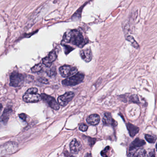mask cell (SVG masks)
Here are the masks:
<instances>
[{"label": "cell", "mask_w": 157, "mask_h": 157, "mask_svg": "<svg viewBox=\"0 0 157 157\" xmlns=\"http://www.w3.org/2000/svg\"><path fill=\"white\" fill-rule=\"evenodd\" d=\"M103 122L104 125H106L115 126L116 122L112 118L110 114L109 113H105L103 119Z\"/></svg>", "instance_id": "9a60e30c"}, {"label": "cell", "mask_w": 157, "mask_h": 157, "mask_svg": "<svg viewBox=\"0 0 157 157\" xmlns=\"http://www.w3.org/2000/svg\"><path fill=\"white\" fill-rule=\"evenodd\" d=\"M63 41L78 47H82L86 43L82 34L76 29H73L65 33Z\"/></svg>", "instance_id": "6da1fadb"}, {"label": "cell", "mask_w": 157, "mask_h": 157, "mask_svg": "<svg viewBox=\"0 0 157 157\" xmlns=\"http://www.w3.org/2000/svg\"><path fill=\"white\" fill-rule=\"evenodd\" d=\"M156 149H157V143H156Z\"/></svg>", "instance_id": "d6a6232c"}, {"label": "cell", "mask_w": 157, "mask_h": 157, "mask_svg": "<svg viewBox=\"0 0 157 157\" xmlns=\"http://www.w3.org/2000/svg\"><path fill=\"white\" fill-rule=\"evenodd\" d=\"M41 95V100L48 104L51 108L55 110H58L59 109V103L57 102L56 100L53 97L50 95H47L45 94H42Z\"/></svg>", "instance_id": "ba28073f"}, {"label": "cell", "mask_w": 157, "mask_h": 157, "mask_svg": "<svg viewBox=\"0 0 157 157\" xmlns=\"http://www.w3.org/2000/svg\"><path fill=\"white\" fill-rule=\"evenodd\" d=\"M69 147L70 151L72 153H77L82 148V145L80 141H78L76 139H74L70 143Z\"/></svg>", "instance_id": "7c38bea8"}, {"label": "cell", "mask_w": 157, "mask_h": 157, "mask_svg": "<svg viewBox=\"0 0 157 157\" xmlns=\"http://www.w3.org/2000/svg\"><path fill=\"white\" fill-rule=\"evenodd\" d=\"M65 154L67 157H74L73 156L69 154V153L67 152H65Z\"/></svg>", "instance_id": "f1b7e54d"}, {"label": "cell", "mask_w": 157, "mask_h": 157, "mask_svg": "<svg viewBox=\"0 0 157 157\" xmlns=\"http://www.w3.org/2000/svg\"><path fill=\"white\" fill-rule=\"evenodd\" d=\"M85 157H92V154L91 153H87Z\"/></svg>", "instance_id": "f546056e"}, {"label": "cell", "mask_w": 157, "mask_h": 157, "mask_svg": "<svg viewBox=\"0 0 157 157\" xmlns=\"http://www.w3.org/2000/svg\"><path fill=\"white\" fill-rule=\"evenodd\" d=\"M80 56L85 62H89L91 61L92 58V54L91 48H87L80 50Z\"/></svg>", "instance_id": "8fae6325"}, {"label": "cell", "mask_w": 157, "mask_h": 157, "mask_svg": "<svg viewBox=\"0 0 157 157\" xmlns=\"http://www.w3.org/2000/svg\"><path fill=\"white\" fill-rule=\"evenodd\" d=\"M128 157H147V154L144 149L137 148L129 150Z\"/></svg>", "instance_id": "30bf717a"}, {"label": "cell", "mask_w": 157, "mask_h": 157, "mask_svg": "<svg viewBox=\"0 0 157 157\" xmlns=\"http://www.w3.org/2000/svg\"><path fill=\"white\" fill-rule=\"evenodd\" d=\"M145 144L146 143L144 140L137 138L130 145L129 150L137 149L138 147H141Z\"/></svg>", "instance_id": "5bb4252c"}, {"label": "cell", "mask_w": 157, "mask_h": 157, "mask_svg": "<svg viewBox=\"0 0 157 157\" xmlns=\"http://www.w3.org/2000/svg\"><path fill=\"white\" fill-rule=\"evenodd\" d=\"M127 128L131 137H135L136 134L139 131V128L138 127L131 123H128L127 124Z\"/></svg>", "instance_id": "e0dca14e"}, {"label": "cell", "mask_w": 157, "mask_h": 157, "mask_svg": "<svg viewBox=\"0 0 157 157\" xmlns=\"http://www.w3.org/2000/svg\"><path fill=\"white\" fill-rule=\"evenodd\" d=\"M151 157H155V155H152V156H151Z\"/></svg>", "instance_id": "1f68e13d"}, {"label": "cell", "mask_w": 157, "mask_h": 157, "mask_svg": "<svg viewBox=\"0 0 157 157\" xmlns=\"http://www.w3.org/2000/svg\"><path fill=\"white\" fill-rule=\"evenodd\" d=\"M59 70L61 76L64 78H69L78 73V70L75 67L69 65L61 66Z\"/></svg>", "instance_id": "5b68a950"}, {"label": "cell", "mask_w": 157, "mask_h": 157, "mask_svg": "<svg viewBox=\"0 0 157 157\" xmlns=\"http://www.w3.org/2000/svg\"><path fill=\"white\" fill-rule=\"evenodd\" d=\"M12 112V109L11 106H8L4 109L3 114L2 115L1 118L2 122L3 124H6L8 123Z\"/></svg>", "instance_id": "4fadbf2b"}, {"label": "cell", "mask_w": 157, "mask_h": 157, "mask_svg": "<svg viewBox=\"0 0 157 157\" xmlns=\"http://www.w3.org/2000/svg\"><path fill=\"white\" fill-rule=\"evenodd\" d=\"M19 116H20V118L22 120H24V121L26 120L27 116L25 113H21V114H20Z\"/></svg>", "instance_id": "4316f807"}, {"label": "cell", "mask_w": 157, "mask_h": 157, "mask_svg": "<svg viewBox=\"0 0 157 157\" xmlns=\"http://www.w3.org/2000/svg\"><path fill=\"white\" fill-rule=\"evenodd\" d=\"M38 89L36 88H31L27 91L23 96V100L28 103H34L40 101L41 95L37 94Z\"/></svg>", "instance_id": "7a4b0ae2"}, {"label": "cell", "mask_w": 157, "mask_h": 157, "mask_svg": "<svg viewBox=\"0 0 157 157\" xmlns=\"http://www.w3.org/2000/svg\"><path fill=\"white\" fill-rule=\"evenodd\" d=\"M74 96V93L72 92L66 93L63 95L59 96L58 99V103L61 106H65L70 101H71Z\"/></svg>", "instance_id": "52a82bcc"}, {"label": "cell", "mask_w": 157, "mask_h": 157, "mask_svg": "<svg viewBox=\"0 0 157 157\" xmlns=\"http://www.w3.org/2000/svg\"><path fill=\"white\" fill-rule=\"evenodd\" d=\"M145 137L148 143H154L156 140V138L155 137L149 134H146Z\"/></svg>", "instance_id": "44dd1931"}, {"label": "cell", "mask_w": 157, "mask_h": 157, "mask_svg": "<svg viewBox=\"0 0 157 157\" xmlns=\"http://www.w3.org/2000/svg\"><path fill=\"white\" fill-rule=\"evenodd\" d=\"M126 39H127L128 41L130 42L131 43L133 46L135 48L137 49V48H138L139 47V46L138 44L137 43V42L135 40V39H134L133 36H131V35H129V36L126 37Z\"/></svg>", "instance_id": "ac0fdd59"}, {"label": "cell", "mask_w": 157, "mask_h": 157, "mask_svg": "<svg viewBox=\"0 0 157 157\" xmlns=\"http://www.w3.org/2000/svg\"><path fill=\"white\" fill-rule=\"evenodd\" d=\"M2 106L1 104H0V112L1 111L2 109Z\"/></svg>", "instance_id": "4dcf8cb0"}, {"label": "cell", "mask_w": 157, "mask_h": 157, "mask_svg": "<svg viewBox=\"0 0 157 157\" xmlns=\"http://www.w3.org/2000/svg\"><path fill=\"white\" fill-rule=\"evenodd\" d=\"M110 146H107L104 149V150L101 151V156H103V157H108V155H107V153H109V151H110Z\"/></svg>", "instance_id": "7402d4cb"}, {"label": "cell", "mask_w": 157, "mask_h": 157, "mask_svg": "<svg viewBox=\"0 0 157 157\" xmlns=\"http://www.w3.org/2000/svg\"><path fill=\"white\" fill-rule=\"evenodd\" d=\"M24 79L25 77L22 74L17 72H13L10 75V85L15 87L20 86L23 85Z\"/></svg>", "instance_id": "277c9868"}, {"label": "cell", "mask_w": 157, "mask_h": 157, "mask_svg": "<svg viewBox=\"0 0 157 157\" xmlns=\"http://www.w3.org/2000/svg\"><path fill=\"white\" fill-rule=\"evenodd\" d=\"M89 143H90V145H93L95 143H96V139H93L92 138H89Z\"/></svg>", "instance_id": "83f0119b"}, {"label": "cell", "mask_w": 157, "mask_h": 157, "mask_svg": "<svg viewBox=\"0 0 157 157\" xmlns=\"http://www.w3.org/2000/svg\"><path fill=\"white\" fill-rule=\"evenodd\" d=\"M129 101L133 103H138L139 102L138 97L136 95H131L129 98Z\"/></svg>", "instance_id": "603a6c76"}, {"label": "cell", "mask_w": 157, "mask_h": 157, "mask_svg": "<svg viewBox=\"0 0 157 157\" xmlns=\"http://www.w3.org/2000/svg\"><path fill=\"white\" fill-rule=\"evenodd\" d=\"M84 79V75L81 73H77L71 77L62 80V85L65 86H73L80 84Z\"/></svg>", "instance_id": "3957f363"}, {"label": "cell", "mask_w": 157, "mask_h": 157, "mask_svg": "<svg viewBox=\"0 0 157 157\" xmlns=\"http://www.w3.org/2000/svg\"><path fill=\"white\" fill-rule=\"evenodd\" d=\"M18 146L16 143L10 142L0 147V154L7 155L14 153L18 149Z\"/></svg>", "instance_id": "8992f818"}, {"label": "cell", "mask_w": 157, "mask_h": 157, "mask_svg": "<svg viewBox=\"0 0 157 157\" xmlns=\"http://www.w3.org/2000/svg\"><path fill=\"white\" fill-rule=\"evenodd\" d=\"M38 80L39 82L42 83V84H48L49 83L48 79H47V78H43V77H40V78H38Z\"/></svg>", "instance_id": "cb8c5ba5"}, {"label": "cell", "mask_w": 157, "mask_h": 157, "mask_svg": "<svg viewBox=\"0 0 157 157\" xmlns=\"http://www.w3.org/2000/svg\"><path fill=\"white\" fill-rule=\"evenodd\" d=\"M88 129V126L84 124H82L80 125L79 127V130L85 132L87 131Z\"/></svg>", "instance_id": "484cf974"}, {"label": "cell", "mask_w": 157, "mask_h": 157, "mask_svg": "<svg viewBox=\"0 0 157 157\" xmlns=\"http://www.w3.org/2000/svg\"><path fill=\"white\" fill-rule=\"evenodd\" d=\"M42 66L41 64H38L35 65L31 68V72L34 73L38 72L42 70Z\"/></svg>", "instance_id": "ffe728a7"}, {"label": "cell", "mask_w": 157, "mask_h": 157, "mask_svg": "<svg viewBox=\"0 0 157 157\" xmlns=\"http://www.w3.org/2000/svg\"><path fill=\"white\" fill-rule=\"evenodd\" d=\"M64 48H65V52L66 54H68L74 49V48H72L69 46H64Z\"/></svg>", "instance_id": "d4e9b609"}, {"label": "cell", "mask_w": 157, "mask_h": 157, "mask_svg": "<svg viewBox=\"0 0 157 157\" xmlns=\"http://www.w3.org/2000/svg\"><path fill=\"white\" fill-rule=\"evenodd\" d=\"M57 57L56 52L52 51L49 53L48 56L43 58L42 60L43 64L47 67L50 68L52 66L53 62L56 60Z\"/></svg>", "instance_id": "9c48e42d"}, {"label": "cell", "mask_w": 157, "mask_h": 157, "mask_svg": "<svg viewBox=\"0 0 157 157\" xmlns=\"http://www.w3.org/2000/svg\"><path fill=\"white\" fill-rule=\"evenodd\" d=\"M100 118L98 114H92L87 118V122L88 124L93 125H98L100 122Z\"/></svg>", "instance_id": "2e32d148"}, {"label": "cell", "mask_w": 157, "mask_h": 157, "mask_svg": "<svg viewBox=\"0 0 157 157\" xmlns=\"http://www.w3.org/2000/svg\"><path fill=\"white\" fill-rule=\"evenodd\" d=\"M47 74L50 77L54 76L56 74V66H51L50 69H48L47 71Z\"/></svg>", "instance_id": "d6986e66"}]
</instances>
